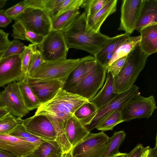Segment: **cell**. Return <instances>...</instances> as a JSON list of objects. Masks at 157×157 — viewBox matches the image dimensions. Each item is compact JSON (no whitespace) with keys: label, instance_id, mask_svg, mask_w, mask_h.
<instances>
[{"label":"cell","instance_id":"cell-16","mask_svg":"<svg viewBox=\"0 0 157 157\" xmlns=\"http://www.w3.org/2000/svg\"><path fill=\"white\" fill-rule=\"evenodd\" d=\"M37 147L31 143L8 134L0 135V149L17 157L31 154Z\"/></svg>","mask_w":157,"mask_h":157},{"label":"cell","instance_id":"cell-6","mask_svg":"<svg viewBox=\"0 0 157 157\" xmlns=\"http://www.w3.org/2000/svg\"><path fill=\"white\" fill-rule=\"evenodd\" d=\"M107 71L96 60L78 85L75 94L91 100L103 86Z\"/></svg>","mask_w":157,"mask_h":157},{"label":"cell","instance_id":"cell-29","mask_svg":"<svg viewBox=\"0 0 157 157\" xmlns=\"http://www.w3.org/2000/svg\"><path fill=\"white\" fill-rule=\"evenodd\" d=\"M8 134L31 143L37 147L45 140L27 132L21 123L17 125Z\"/></svg>","mask_w":157,"mask_h":157},{"label":"cell","instance_id":"cell-23","mask_svg":"<svg viewBox=\"0 0 157 157\" xmlns=\"http://www.w3.org/2000/svg\"><path fill=\"white\" fill-rule=\"evenodd\" d=\"M105 82L102 89L91 100L98 109L112 100L117 94L115 93L114 77L110 72H107Z\"/></svg>","mask_w":157,"mask_h":157},{"label":"cell","instance_id":"cell-25","mask_svg":"<svg viewBox=\"0 0 157 157\" xmlns=\"http://www.w3.org/2000/svg\"><path fill=\"white\" fill-rule=\"evenodd\" d=\"M61 147L55 140H44L34 150L32 154L35 157H62Z\"/></svg>","mask_w":157,"mask_h":157},{"label":"cell","instance_id":"cell-15","mask_svg":"<svg viewBox=\"0 0 157 157\" xmlns=\"http://www.w3.org/2000/svg\"><path fill=\"white\" fill-rule=\"evenodd\" d=\"M28 83L41 104L53 98L63 82L57 80L33 78L28 76Z\"/></svg>","mask_w":157,"mask_h":157},{"label":"cell","instance_id":"cell-20","mask_svg":"<svg viewBox=\"0 0 157 157\" xmlns=\"http://www.w3.org/2000/svg\"><path fill=\"white\" fill-rule=\"evenodd\" d=\"M130 35L124 33L111 37L94 56L96 61L106 68L116 50Z\"/></svg>","mask_w":157,"mask_h":157},{"label":"cell","instance_id":"cell-28","mask_svg":"<svg viewBox=\"0 0 157 157\" xmlns=\"http://www.w3.org/2000/svg\"><path fill=\"white\" fill-rule=\"evenodd\" d=\"M98 109L94 103L88 101L79 106L75 111L74 115L85 126L94 118Z\"/></svg>","mask_w":157,"mask_h":157},{"label":"cell","instance_id":"cell-14","mask_svg":"<svg viewBox=\"0 0 157 157\" xmlns=\"http://www.w3.org/2000/svg\"><path fill=\"white\" fill-rule=\"evenodd\" d=\"M25 77L21 69L20 55L11 56L0 60V87L17 82Z\"/></svg>","mask_w":157,"mask_h":157},{"label":"cell","instance_id":"cell-22","mask_svg":"<svg viewBox=\"0 0 157 157\" xmlns=\"http://www.w3.org/2000/svg\"><path fill=\"white\" fill-rule=\"evenodd\" d=\"M139 44L142 50L150 56L157 51V24L146 26L141 29Z\"/></svg>","mask_w":157,"mask_h":157},{"label":"cell","instance_id":"cell-49","mask_svg":"<svg viewBox=\"0 0 157 157\" xmlns=\"http://www.w3.org/2000/svg\"><path fill=\"white\" fill-rule=\"evenodd\" d=\"M4 107H5L1 100L0 95V108H3Z\"/></svg>","mask_w":157,"mask_h":157},{"label":"cell","instance_id":"cell-7","mask_svg":"<svg viewBox=\"0 0 157 157\" xmlns=\"http://www.w3.org/2000/svg\"><path fill=\"white\" fill-rule=\"evenodd\" d=\"M14 20L26 29L45 37L52 29L51 18L40 9L27 8Z\"/></svg>","mask_w":157,"mask_h":157},{"label":"cell","instance_id":"cell-40","mask_svg":"<svg viewBox=\"0 0 157 157\" xmlns=\"http://www.w3.org/2000/svg\"><path fill=\"white\" fill-rule=\"evenodd\" d=\"M149 148V146L144 147L142 144H139L128 153L127 157H141L145 151Z\"/></svg>","mask_w":157,"mask_h":157},{"label":"cell","instance_id":"cell-48","mask_svg":"<svg viewBox=\"0 0 157 157\" xmlns=\"http://www.w3.org/2000/svg\"><path fill=\"white\" fill-rule=\"evenodd\" d=\"M149 148L147 149L145 151L141 157H147V155L148 153V149H149Z\"/></svg>","mask_w":157,"mask_h":157},{"label":"cell","instance_id":"cell-47","mask_svg":"<svg viewBox=\"0 0 157 157\" xmlns=\"http://www.w3.org/2000/svg\"><path fill=\"white\" fill-rule=\"evenodd\" d=\"M7 1V0H0V9L5 6Z\"/></svg>","mask_w":157,"mask_h":157},{"label":"cell","instance_id":"cell-2","mask_svg":"<svg viewBox=\"0 0 157 157\" xmlns=\"http://www.w3.org/2000/svg\"><path fill=\"white\" fill-rule=\"evenodd\" d=\"M86 14L79 15L64 34L68 48L86 51L94 55L111 39L101 33H93L86 28Z\"/></svg>","mask_w":157,"mask_h":157},{"label":"cell","instance_id":"cell-26","mask_svg":"<svg viewBox=\"0 0 157 157\" xmlns=\"http://www.w3.org/2000/svg\"><path fill=\"white\" fill-rule=\"evenodd\" d=\"M79 9H75L63 13L52 19V29L66 31L79 16Z\"/></svg>","mask_w":157,"mask_h":157},{"label":"cell","instance_id":"cell-37","mask_svg":"<svg viewBox=\"0 0 157 157\" xmlns=\"http://www.w3.org/2000/svg\"><path fill=\"white\" fill-rule=\"evenodd\" d=\"M34 45L30 44L25 46L23 52L20 55L22 71L25 77H28V66L32 55L34 51Z\"/></svg>","mask_w":157,"mask_h":157},{"label":"cell","instance_id":"cell-10","mask_svg":"<svg viewBox=\"0 0 157 157\" xmlns=\"http://www.w3.org/2000/svg\"><path fill=\"white\" fill-rule=\"evenodd\" d=\"M139 88L133 85L131 88L123 92L117 94L109 103L98 109L96 115L91 122L85 126L89 132L97 127L109 115L117 109H121L126 103L133 96L140 93Z\"/></svg>","mask_w":157,"mask_h":157},{"label":"cell","instance_id":"cell-36","mask_svg":"<svg viewBox=\"0 0 157 157\" xmlns=\"http://www.w3.org/2000/svg\"><path fill=\"white\" fill-rule=\"evenodd\" d=\"M25 46L23 43L17 40L14 39L10 41L8 47L5 51L2 59L13 55H21L23 52Z\"/></svg>","mask_w":157,"mask_h":157},{"label":"cell","instance_id":"cell-32","mask_svg":"<svg viewBox=\"0 0 157 157\" xmlns=\"http://www.w3.org/2000/svg\"><path fill=\"white\" fill-rule=\"evenodd\" d=\"M21 119L7 113L0 119V135L8 134L17 125L21 123Z\"/></svg>","mask_w":157,"mask_h":157},{"label":"cell","instance_id":"cell-18","mask_svg":"<svg viewBox=\"0 0 157 157\" xmlns=\"http://www.w3.org/2000/svg\"><path fill=\"white\" fill-rule=\"evenodd\" d=\"M117 2V0H109L95 14L91 16H86V29L93 33L99 32L101 27L106 18L116 12Z\"/></svg>","mask_w":157,"mask_h":157},{"label":"cell","instance_id":"cell-50","mask_svg":"<svg viewBox=\"0 0 157 157\" xmlns=\"http://www.w3.org/2000/svg\"><path fill=\"white\" fill-rule=\"evenodd\" d=\"M62 157H69V153L63 154Z\"/></svg>","mask_w":157,"mask_h":157},{"label":"cell","instance_id":"cell-9","mask_svg":"<svg viewBox=\"0 0 157 157\" xmlns=\"http://www.w3.org/2000/svg\"><path fill=\"white\" fill-rule=\"evenodd\" d=\"M140 93L133 96L126 103L121 110L124 121L151 116L157 107L154 96L147 97L141 96Z\"/></svg>","mask_w":157,"mask_h":157},{"label":"cell","instance_id":"cell-17","mask_svg":"<svg viewBox=\"0 0 157 157\" xmlns=\"http://www.w3.org/2000/svg\"><path fill=\"white\" fill-rule=\"evenodd\" d=\"M95 61L94 57L90 55L81 58L80 62L69 75L61 89L75 94L77 87Z\"/></svg>","mask_w":157,"mask_h":157},{"label":"cell","instance_id":"cell-53","mask_svg":"<svg viewBox=\"0 0 157 157\" xmlns=\"http://www.w3.org/2000/svg\"></svg>","mask_w":157,"mask_h":157},{"label":"cell","instance_id":"cell-5","mask_svg":"<svg viewBox=\"0 0 157 157\" xmlns=\"http://www.w3.org/2000/svg\"><path fill=\"white\" fill-rule=\"evenodd\" d=\"M80 62L81 59L79 58L45 61L29 77L57 80L64 83L69 75Z\"/></svg>","mask_w":157,"mask_h":157},{"label":"cell","instance_id":"cell-31","mask_svg":"<svg viewBox=\"0 0 157 157\" xmlns=\"http://www.w3.org/2000/svg\"><path fill=\"white\" fill-rule=\"evenodd\" d=\"M125 136L126 134L124 131L115 132L109 138L108 149L103 157H109L119 152V147L124 141Z\"/></svg>","mask_w":157,"mask_h":157},{"label":"cell","instance_id":"cell-3","mask_svg":"<svg viewBox=\"0 0 157 157\" xmlns=\"http://www.w3.org/2000/svg\"><path fill=\"white\" fill-rule=\"evenodd\" d=\"M149 56L142 50L139 43L128 54L121 69L114 77L116 94L125 91L134 85Z\"/></svg>","mask_w":157,"mask_h":157},{"label":"cell","instance_id":"cell-4","mask_svg":"<svg viewBox=\"0 0 157 157\" xmlns=\"http://www.w3.org/2000/svg\"><path fill=\"white\" fill-rule=\"evenodd\" d=\"M109 138L103 131L90 133L72 147L69 157H103L108 146Z\"/></svg>","mask_w":157,"mask_h":157},{"label":"cell","instance_id":"cell-24","mask_svg":"<svg viewBox=\"0 0 157 157\" xmlns=\"http://www.w3.org/2000/svg\"><path fill=\"white\" fill-rule=\"evenodd\" d=\"M27 77H25L17 82L25 105L30 111L37 109L41 103L29 85Z\"/></svg>","mask_w":157,"mask_h":157},{"label":"cell","instance_id":"cell-43","mask_svg":"<svg viewBox=\"0 0 157 157\" xmlns=\"http://www.w3.org/2000/svg\"><path fill=\"white\" fill-rule=\"evenodd\" d=\"M157 136L155 138V145L154 148H150L147 157H157Z\"/></svg>","mask_w":157,"mask_h":157},{"label":"cell","instance_id":"cell-38","mask_svg":"<svg viewBox=\"0 0 157 157\" xmlns=\"http://www.w3.org/2000/svg\"><path fill=\"white\" fill-rule=\"evenodd\" d=\"M27 8V7L23 1L5 10V12L9 17L14 20Z\"/></svg>","mask_w":157,"mask_h":157},{"label":"cell","instance_id":"cell-33","mask_svg":"<svg viewBox=\"0 0 157 157\" xmlns=\"http://www.w3.org/2000/svg\"><path fill=\"white\" fill-rule=\"evenodd\" d=\"M109 0H83L81 7L85 10L86 16H92L101 9Z\"/></svg>","mask_w":157,"mask_h":157},{"label":"cell","instance_id":"cell-51","mask_svg":"<svg viewBox=\"0 0 157 157\" xmlns=\"http://www.w3.org/2000/svg\"><path fill=\"white\" fill-rule=\"evenodd\" d=\"M4 51L0 52V60L2 59V56L4 54Z\"/></svg>","mask_w":157,"mask_h":157},{"label":"cell","instance_id":"cell-52","mask_svg":"<svg viewBox=\"0 0 157 157\" xmlns=\"http://www.w3.org/2000/svg\"><path fill=\"white\" fill-rule=\"evenodd\" d=\"M24 157H35L32 154L30 155H28Z\"/></svg>","mask_w":157,"mask_h":157},{"label":"cell","instance_id":"cell-27","mask_svg":"<svg viewBox=\"0 0 157 157\" xmlns=\"http://www.w3.org/2000/svg\"><path fill=\"white\" fill-rule=\"evenodd\" d=\"M140 36H129L127 37L115 51L109 61L108 67L116 60L127 56L140 42Z\"/></svg>","mask_w":157,"mask_h":157},{"label":"cell","instance_id":"cell-44","mask_svg":"<svg viewBox=\"0 0 157 157\" xmlns=\"http://www.w3.org/2000/svg\"><path fill=\"white\" fill-rule=\"evenodd\" d=\"M0 157H17L12 154L0 149Z\"/></svg>","mask_w":157,"mask_h":157},{"label":"cell","instance_id":"cell-11","mask_svg":"<svg viewBox=\"0 0 157 157\" xmlns=\"http://www.w3.org/2000/svg\"><path fill=\"white\" fill-rule=\"evenodd\" d=\"M0 95L5 107L13 116L21 119L29 113L24 103L17 82L8 84Z\"/></svg>","mask_w":157,"mask_h":157},{"label":"cell","instance_id":"cell-46","mask_svg":"<svg viewBox=\"0 0 157 157\" xmlns=\"http://www.w3.org/2000/svg\"><path fill=\"white\" fill-rule=\"evenodd\" d=\"M127 155L128 153L119 152L113 154L109 157H127Z\"/></svg>","mask_w":157,"mask_h":157},{"label":"cell","instance_id":"cell-34","mask_svg":"<svg viewBox=\"0 0 157 157\" xmlns=\"http://www.w3.org/2000/svg\"><path fill=\"white\" fill-rule=\"evenodd\" d=\"M83 1V0H63L52 19L70 10L79 9L82 5Z\"/></svg>","mask_w":157,"mask_h":157},{"label":"cell","instance_id":"cell-1","mask_svg":"<svg viewBox=\"0 0 157 157\" xmlns=\"http://www.w3.org/2000/svg\"><path fill=\"white\" fill-rule=\"evenodd\" d=\"M88 101L75 94L60 89L53 98L41 104L35 113V115L46 116L52 122L57 134L56 141L61 147L63 153H69L72 147L65 134L64 124L79 106Z\"/></svg>","mask_w":157,"mask_h":157},{"label":"cell","instance_id":"cell-45","mask_svg":"<svg viewBox=\"0 0 157 157\" xmlns=\"http://www.w3.org/2000/svg\"><path fill=\"white\" fill-rule=\"evenodd\" d=\"M9 113L6 107L0 108V119Z\"/></svg>","mask_w":157,"mask_h":157},{"label":"cell","instance_id":"cell-41","mask_svg":"<svg viewBox=\"0 0 157 157\" xmlns=\"http://www.w3.org/2000/svg\"><path fill=\"white\" fill-rule=\"evenodd\" d=\"M9 33L0 29V52L5 51L8 47L10 41L8 38Z\"/></svg>","mask_w":157,"mask_h":157},{"label":"cell","instance_id":"cell-39","mask_svg":"<svg viewBox=\"0 0 157 157\" xmlns=\"http://www.w3.org/2000/svg\"><path fill=\"white\" fill-rule=\"evenodd\" d=\"M127 56L121 57L113 62L106 68L107 72H110L114 77L120 71L125 61Z\"/></svg>","mask_w":157,"mask_h":157},{"label":"cell","instance_id":"cell-13","mask_svg":"<svg viewBox=\"0 0 157 157\" xmlns=\"http://www.w3.org/2000/svg\"><path fill=\"white\" fill-rule=\"evenodd\" d=\"M144 0H123L121 7L120 24L118 30L130 35L135 30Z\"/></svg>","mask_w":157,"mask_h":157},{"label":"cell","instance_id":"cell-30","mask_svg":"<svg viewBox=\"0 0 157 157\" xmlns=\"http://www.w3.org/2000/svg\"><path fill=\"white\" fill-rule=\"evenodd\" d=\"M121 110L117 109L107 117L96 128L102 131L112 130L117 124L123 122Z\"/></svg>","mask_w":157,"mask_h":157},{"label":"cell","instance_id":"cell-8","mask_svg":"<svg viewBox=\"0 0 157 157\" xmlns=\"http://www.w3.org/2000/svg\"><path fill=\"white\" fill-rule=\"evenodd\" d=\"M38 46L41 54L45 61L66 58L69 49L63 32L52 30Z\"/></svg>","mask_w":157,"mask_h":157},{"label":"cell","instance_id":"cell-42","mask_svg":"<svg viewBox=\"0 0 157 157\" xmlns=\"http://www.w3.org/2000/svg\"><path fill=\"white\" fill-rule=\"evenodd\" d=\"M12 20L7 15L5 10L0 9V27H6Z\"/></svg>","mask_w":157,"mask_h":157},{"label":"cell","instance_id":"cell-12","mask_svg":"<svg viewBox=\"0 0 157 157\" xmlns=\"http://www.w3.org/2000/svg\"><path fill=\"white\" fill-rule=\"evenodd\" d=\"M21 124L30 133L45 140H56L55 127L49 118L44 115H35L21 120Z\"/></svg>","mask_w":157,"mask_h":157},{"label":"cell","instance_id":"cell-19","mask_svg":"<svg viewBox=\"0 0 157 157\" xmlns=\"http://www.w3.org/2000/svg\"><path fill=\"white\" fill-rule=\"evenodd\" d=\"M64 130L68 141L72 147L90 133L74 115L65 122Z\"/></svg>","mask_w":157,"mask_h":157},{"label":"cell","instance_id":"cell-35","mask_svg":"<svg viewBox=\"0 0 157 157\" xmlns=\"http://www.w3.org/2000/svg\"><path fill=\"white\" fill-rule=\"evenodd\" d=\"M40 51L34 45V51L32 55L28 69L27 75L30 77L35 70L45 62Z\"/></svg>","mask_w":157,"mask_h":157},{"label":"cell","instance_id":"cell-21","mask_svg":"<svg viewBox=\"0 0 157 157\" xmlns=\"http://www.w3.org/2000/svg\"><path fill=\"white\" fill-rule=\"evenodd\" d=\"M157 24V0H144L143 5L135 30Z\"/></svg>","mask_w":157,"mask_h":157}]
</instances>
